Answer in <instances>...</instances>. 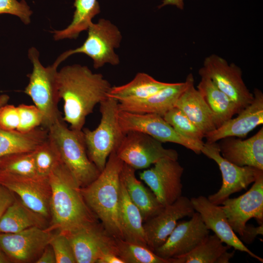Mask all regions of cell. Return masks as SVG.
Wrapping results in <instances>:
<instances>
[{"instance_id": "6da1fadb", "label": "cell", "mask_w": 263, "mask_h": 263, "mask_svg": "<svg viewBox=\"0 0 263 263\" xmlns=\"http://www.w3.org/2000/svg\"><path fill=\"white\" fill-rule=\"evenodd\" d=\"M59 95L63 101V120L73 130L82 131L87 116L96 105L108 98L112 87L101 74L75 64L58 71Z\"/></svg>"}, {"instance_id": "7a4b0ae2", "label": "cell", "mask_w": 263, "mask_h": 263, "mask_svg": "<svg viewBox=\"0 0 263 263\" xmlns=\"http://www.w3.org/2000/svg\"><path fill=\"white\" fill-rule=\"evenodd\" d=\"M51 217L47 228L65 234L97 221L87 205L78 185L60 161L48 176Z\"/></svg>"}, {"instance_id": "3957f363", "label": "cell", "mask_w": 263, "mask_h": 263, "mask_svg": "<svg viewBox=\"0 0 263 263\" xmlns=\"http://www.w3.org/2000/svg\"><path fill=\"white\" fill-rule=\"evenodd\" d=\"M123 164L115 150L113 151L98 177L81 188V191L87 205L105 229L115 238L124 240L119 217L120 174Z\"/></svg>"}, {"instance_id": "277c9868", "label": "cell", "mask_w": 263, "mask_h": 263, "mask_svg": "<svg viewBox=\"0 0 263 263\" xmlns=\"http://www.w3.org/2000/svg\"><path fill=\"white\" fill-rule=\"evenodd\" d=\"M48 137L56 147L62 162L81 187H85L99 175L100 171L88 155L82 130L68 128L63 118L48 129Z\"/></svg>"}, {"instance_id": "5b68a950", "label": "cell", "mask_w": 263, "mask_h": 263, "mask_svg": "<svg viewBox=\"0 0 263 263\" xmlns=\"http://www.w3.org/2000/svg\"><path fill=\"white\" fill-rule=\"evenodd\" d=\"M28 56L33 69L32 73L28 75L29 83L24 92L41 111L43 115L41 126L48 129L63 118L58 109L60 99L57 81L59 65L54 62L50 66H43L39 59V53L34 47L29 49Z\"/></svg>"}, {"instance_id": "8992f818", "label": "cell", "mask_w": 263, "mask_h": 263, "mask_svg": "<svg viewBox=\"0 0 263 263\" xmlns=\"http://www.w3.org/2000/svg\"><path fill=\"white\" fill-rule=\"evenodd\" d=\"M118 100L109 97L100 103L101 118L97 127L93 131L82 129L89 158L100 171L125 135L118 122Z\"/></svg>"}, {"instance_id": "52a82bcc", "label": "cell", "mask_w": 263, "mask_h": 263, "mask_svg": "<svg viewBox=\"0 0 263 263\" xmlns=\"http://www.w3.org/2000/svg\"><path fill=\"white\" fill-rule=\"evenodd\" d=\"M87 31V38L81 46L63 52L55 62L59 65L71 55L83 54L92 59L96 69L107 63L119 64V57L114 52V49L120 46L122 38L118 28L110 20L101 19L97 23L92 22Z\"/></svg>"}, {"instance_id": "ba28073f", "label": "cell", "mask_w": 263, "mask_h": 263, "mask_svg": "<svg viewBox=\"0 0 263 263\" xmlns=\"http://www.w3.org/2000/svg\"><path fill=\"white\" fill-rule=\"evenodd\" d=\"M200 76L209 78L222 92L231 99L242 111L254 99L245 84L241 68L234 63L229 64L215 54L207 56L199 70Z\"/></svg>"}, {"instance_id": "9c48e42d", "label": "cell", "mask_w": 263, "mask_h": 263, "mask_svg": "<svg viewBox=\"0 0 263 263\" xmlns=\"http://www.w3.org/2000/svg\"><path fill=\"white\" fill-rule=\"evenodd\" d=\"M201 151L217 163L222 174V184L220 188L207 197L211 203L216 205H221L231 194L246 189L263 172V170L255 167H241L227 161L221 155L216 142L204 143Z\"/></svg>"}, {"instance_id": "30bf717a", "label": "cell", "mask_w": 263, "mask_h": 263, "mask_svg": "<svg viewBox=\"0 0 263 263\" xmlns=\"http://www.w3.org/2000/svg\"><path fill=\"white\" fill-rule=\"evenodd\" d=\"M162 143L148 134L131 131L125 133L115 152L123 163L135 170L147 168L163 158L178 160L177 151L165 148Z\"/></svg>"}, {"instance_id": "8fae6325", "label": "cell", "mask_w": 263, "mask_h": 263, "mask_svg": "<svg viewBox=\"0 0 263 263\" xmlns=\"http://www.w3.org/2000/svg\"><path fill=\"white\" fill-rule=\"evenodd\" d=\"M117 116L121 130L124 133L131 131L140 132L162 143H176L191 150L196 154L201 153V149L204 143H198L182 136L161 115L119 110Z\"/></svg>"}, {"instance_id": "7c38bea8", "label": "cell", "mask_w": 263, "mask_h": 263, "mask_svg": "<svg viewBox=\"0 0 263 263\" xmlns=\"http://www.w3.org/2000/svg\"><path fill=\"white\" fill-rule=\"evenodd\" d=\"M183 172L184 168L177 160L163 158L155 162L152 168L141 172L139 177L165 207L182 195Z\"/></svg>"}, {"instance_id": "4fadbf2b", "label": "cell", "mask_w": 263, "mask_h": 263, "mask_svg": "<svg viewBox=\"0 0 263 263\" xmlns=\"http://www.w3.org/2000/svg\"><path fill=\"white\" fill-rule=\"evenodd\" d=\"M47 228L31 227L13 233H0V246L11 263H35L53 236Z\"/></svg>"}, {"instance_id": "5bb4252c", "label": "cell", "mask_w": 263, "mask_h": 263, "mask_svg": "<svg viewBox=\"0 0 263 263\" xmlns=\"http://www.w3.org/2000/svg\"><path fill=\"white\" fill-rule=\"evenodd\" d=\"M221 205L232 229L240 236L250 219L263 224V172L247 191L236 198L229 197Z\"/></svg>"}, {"instance_id": "9a60e30c", "label": "cell", "mask_w": 263, "mask_h": 263, "mask_svg": "<svg viewBox=\"0 0 263 263\" xmlns=\"http://www.w3.org/2000/svg\"><path fill=\"white\" fill-rule=\"evenodd\" d=\"M0 184L13 192L28 207L50 222L51 189L48 177H21L0 172Z\"/></svg>"}, {"instance_id": "2e32d148", "label": "cell", "mask_w": 263, "mask_h": 263, "mask_svg": "<svg viewBox=\"0 0 263 263\" xmlns=\"http://www.w3.org/2000/svg\"><path fill=\"white\" fill-rule=\"evenodd\" d=\"M66 235L76 263H97L102 254L108 251L115 253V238L98 221Z\"/></svg>"}, {"instance_id": "e0dca14e", "label": "cell", "mask_w": 263, "mask_h": 263, "mask_svg": "<svg viewBox=\"0 0 263 263\" xmlns=\"http://www.w3.org/2000/svg\"><path fill=\"white\" fill-rule=\"evenodd\" d=\"M209 233L200 214L195 211L189 220L178 222L165 243L154 252L169 260L184 256L199 245Z\"/></svg>"}, {"instance_id": "ac0fdd59", "label": "cell", "mask_w": 263, "mask_h": 263, "mask_svg": "<svg viewBox=\"0 0 263 263\" xmlns=\"http://www.w3.org/2000/svg\"><path fill=\"white\" fill-rule=\"evenodd\" d=\"M195 212L190 199L182 195L165 206L158 214L144 223L148 247L154 251L165 243L180 219L190 217Z\"/></svg>"}, {"instance_id": "d6986e66", "label": "cell", "mask_w": 263, "mask_h": 263, "mask_svg": "<svg viewBox=\"0 0 263 263\" xmlns=\"http://www.w3.org/2000/svg\"><path fill=\"white\" fill-rule=\"evenodd\" d=\"M190 199L194 210L200 214L207 229L213 231L224 244L263 262L261 257L251 251L238 237L221 206L213 204L207 198L202 195Z\"/></svg>"}, {"instance_id": "ffe728a7", "label": "cell", "mask_w": 263, "mask_h": 263, "mask_svg": "<svg viewBox=\"0 0 263 263\" xmlns=\"http://www.w3.org/2000/svg\"><path fill=\"white\" fill-rule=\"evenodd\" d=\"M252 102L222 125L205 135L207 142H216L227 137H245L256 127L263 123V94L255 88Z\"/></svg>"}, {"instance_id": "44dd1931", "label": "cell", "mask_w": 263, "mask_h": 263, "mask_svg": "<svg viewBox=\"0 0 263 263\" xmlns=\"http://www.w3.org/2000/svg\"><path fill=\"white\" fill-rule=\"evenodd\" d=\"M218 144L221 155L237 166H250L263 170V128L251 137H227Z\"/></svg>"}, {"instance_id": "7402d4cb", "label": "cell", "mask_w": 263, "mask_h": 263, "mask_svg": "<svg viewBox=\"0 0 263 263\" xmlns=\"http://www.w3.org/2000/svg\"><path fill=\"white\" fill-rule=\"evenodd\" d=\"M186 87V82L170 83L167 87L145 98L118 101V110L138 113H154L163 116L175 107Z\"/></svg>"}, {"instance_id": "603a6c76", "label": "cell", "mask_w": 263, "mask_h": 263, "mask_svg": "<svg viewBox=\"0 0 263 263\" xmlns=\"http://www.w3.org/2000/svg\"><path fill=\"white\" fill-rule=\"evenodd\" d=\"M186 87L175 107L181 110L205 135L216 129L213 115L201 94L194 87L192 73L187 76Z\"/></svg>"}, {"instance_id": "cb8c5ba5", "label": "cell", "mask_w": 263, "mask_h": 263, "mask_svg": "<svg viewBox=\"0 0 263 263\" xmlns=\"http://www.w3.org/2000/svg\"><path fill=\"white\" fill-rule=\"evenodd\" d=\"M127 193L139 209L144 222L158 214L164 208L152 191L135 176V169L123 163L120 174Z\"/></svg>"}, {"instance_id": "d4e9b609", "label": "cell", "mask_w": 263, "mask_h": 263, "mask_svg": "<svg viewBox=\"0 0 263 263\" xmlns=\"http://www.w3.org/2000/svg\"><path fill=\"white\" fill-rule=\"evenodd\" d=\"M197 86L213 115L216 128L232 118L241 110L236 104L227 95L222 92L209 78L201 76Z\"/></svg>"}, {"instance_id": "484cf974", "label": "cell", "mask_w": 263, "mask_h": 263, "mask_svg": "<svg viewBox=\"0 0 263 263\" xmlns=\"http://www.w3.org/2000/svg\"><path fill=\"white\" fill-rule=\"evenodd\" d=\"M215 235H208L204 241L189 253L176 258L169 259L170 263H229L233 258L235 250Z\"/></svg>"}, {"instance_id": "4316f807", "label": "cell", "mask_w": 263, "mask_h": 263, "mask_svg": "<svg viewBox=\"0 0 263 263\" xmlns=\"http://www.w3.org/2000/svg\"><path fill=\"white\" fill-rule=\"evenodd\" d=\"M49 221L32 210L18 197L0 220V233H16L31 227L46 228Z\"/></svg>"}, {"instance_id": "83f0119b", "label": "cell", "mask_w": 263, "mask_h": 263, "mask_svg": "<svg viewBox=\"0 0 263 263\" xmlns=\"http://www.w3.org/2000/svg\"><path fill=\"white\" fill-rule=\"evenodd\" d=\"M119 217L124 240L147 246L142 216L130 199L121 180Z\"/></svg>"}, {"instance_id": "f1b7e54d", "label": "cell", "mask_w": 263, "mask_h": 263, "mask_svg": "<svg viewBox=\"0 0 263 263\" xmlns=\"http://www.w3.org/2000/svg\"><path fill=\"white\" fill-rule=\"evenodd\" d=\"M48 138V131L44 128L22 132L0 127V158L12 153L33 151Z\"/></svg>"}, {"instance_id": "f546056e", "label": "cell", "mask_w": 263, "mask_h": 263, "mask_svg": "<svg viewBox=\"0 0 263 263\" xmlns=\"http://www.w3.org/2000/svg\"><path fill=\"white\" fill-rule=\"evenodd\" d=\"M170 83L156 80L145 73H138L129 83L112 87L108 94L118 101L145 98L169 86Z\"/></svg>"}, {"instance_id": "4dcf8cb0", "label": "cell", "mask_w": 263, "mask_h": 263, "mask_svg": "<svg viewBox=\"0 0 263 263\" xmlns=\"http://www.w3.org/2000/svg\"><path fill=\"white\" fill-rule=\"evenodd\" d=\"M74 7L75 10L70 24L64 29L52 32L55 40L76 38L81 32L87 30L92 19L101 11L97 0H75Z\"/></svg>"}, {"instance_id": "1f68e13d", "label": "cell", "mask_w": 263, "mask_h": 263, "mask_svg": "<svg viewBox=\"0 0 263 263\" xmlns=\"http://www.w3.org/2000/svg\"><path fill=\"white\" fill-rule=\"evenodd\" d=\"M115 249L125 263H169L147 246L126 240L115 238Z\"/></svg>"}, {"instance_id": "d6a6232c", "label": "cell", "mask_w": 263, "mask_h": 263, "mask_svg": "<svg viewBox=\"0 0 263 263\" xmlns=\"http://www.w3.org/2000/svg\"><path fill=\"white\" fill-rule=\"evenodd\" d=\"M0 172L21 177H39L33 151L12 153L0 157Z\"/></svg>"}, {"instance_id": "836d02e7", "label": "cell", "mask_w": 263, "mask_h": 263, "mask_svg": "<svg viewBox=\"0 0 263 263\" xmlns=\"http://www.w3.org/2000/svg\"><path fill=\"white\" fill-rule=\"evenodd\" d=\"M163 117L182 136L198 143H204V133L178 108H171Z\"/></svg>"}, {"instance_id": "e575fe53", "label": "cell", "mask_w": 263, "mask_h": 263, "mask_svg": "<svg viewBox=\"0 0 263 263\" xmlns=\"http://www.w3.org/2000/svg\"><path fill=\"white\" fill-rule=\"evenodd\" d=\"M33 152L37 173L40 177L48 178L54 168L61 161L56 147L49 137Z\"/></svg>"}, {"instance_id": "d590c367", "label": "cell", "mask_w": 263, "mask_h": 263, "mask_svg": "<svg viewBox=\"0 0 263 263\" xmlns=\"http://www.w3.org/2000/svg\"><path fill=\"white\" fill-rule=\"evenodd\" d=\"M19 123L17 131L27 132L41 125L43 115L35 105L20 104L18 107Z\"/></svg>"}, {"instance_id": "8d00e7d4", "label": "cell", "mask_w": 263, "mask_h": 263, "mask_svg": "<svg viewBox=\"0 0 263 263\" xmlns=\"http://www.w3.org/2000/svg\"><path fill=\"white\" fill-rule=\"evenodd\" d=\"M49 244L54 252L56 263H76L73 248L66 234L60 232L54 234Z\"/></svg>"}, {"instance_id": "74e56055", "label": "cell", "mask_w": 263, "mask_h": 263, "mask_svg": "<svg viewBox=\"0 0 263 263\" xmlns=\"http://www.w3.org/2000/svg\"><path fill=\"white\" fill-rule=\"evenodd\" d=\"M16 16L25 25L31 22L33 11L25 0H0V15Z\"/></svg>"}, {"instance_id": "f35d334b", "label": "cell", "mask_w": 263, "mask_h": 263, "mask_svg": "<svg viewBox=\"0 0 263 263\" xmlns=\"http://www.w3.org/2000/svg\"><path fill=\"white\" fill-rule=\"evenodd\" d=\"M19 117L18 107L5 104L0 107V127L8 131L17 130Z\"/></svg>"}, {"instance_id": "ab89813d", "label": "cell", "mask_w": 263, "mask_h": 263, "mask_svg": "<svg viewBox=\"0 0 263 263\" xmlns=\"http://www.w3.org/2000/svg\"><path fill=\"white\" fill-rule=\"evenodd\" d=\"M16 198L13 192L0 184V220Z\"/></svg>"}, {"instance_id": "60d3db41", "label": "cell", "mask_w": 263, "mask_h": 263, "mask_svg": "<svg viewBox=\"0 0 263 263\" xmlns=\"http://www.w3.org/2000/svg\"><path fill=\"white\" fill-rule=\"evenodd\" d=\"M263 234V224L258 226H254L252 225L247 224L244 230L243 234L240 236V239L244 243L247 244L252 243L259 235Z\"/></svg>"}, {"instance_id": "b9f144b4", "label": "cell", "mask_w": 263, "mask_h": 263, "mask_svg": "<svg viewBox=\"0 0 263 263\" xmlns=\"http://www.w3.org/2000/svg\"><path fill=\"white\" fill-rule=\"evenodd\" d=\"M35 263H56L54 252L49 244L45 247Z\"/></svg>"}, {"instance_id": "7bdbcfd3", "label": "cell", "mask_w": 263, "mask_h": 263, "mask_svg": "<svg viewBox=\"0 0 263 263\" xmlns=\"http://www.w3.org/2000/svg\"><path fill=\"white\" fill-rule=\"evenodd\" d=\"M97 263H125L114 252L108 251L102 254Z\"/></svg>"}, {"instance_id": "ee69618b", "label": "cell", "mask_w": 263, "mask_h": 263, "mask_svg": "<svg viewBox=\"0 0 263 263\" xmlns=\"http://www.w3.org/2000/svg\"><path fill=\"white\" fill-rule=\"evenodd\" d=\"M168 5H174L178 8L183 10L184 7V0H163L158 8L160 9Z\"/></svg>"}, {"instance_id": "f6af8a7d", "label": "cell", "mask_w": 263, "mask_h": 263, "mask_svg": "<svg viewBox=\"0 0 263 263\" xmlns=\"http://www.w3.org/2000/svg\"><path fill=\"white\" fill-rule=\"evenodd\" d=\"M11 263L10 260L0 246V263Z\"/></svg>"}, {"instance_id": "bcb514c9", "label": "cell", "mask_w": 263, "mask_h": 263, "mask_svg": "<svg viewBox=\"0 0 263 263\" xmlns=\"http://www.w3.org/2000/svg\"><path fill=\"white\" fill-rule=\"evenodd\" d=\"M10 97L6 94H1L0 95V107L2 106L7 104Z\"/></svg>"}]
</instances>
